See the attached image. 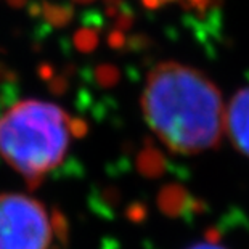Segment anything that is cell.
Wrapping results in <instances>:
<instances>
[{
	"instance_id": "277c9868",
	"label": "cell",
	"mask_w": 249,
	"mask_h": 249,
	"mask_svg": "<svg viewBox=\"0 0 249 249\" xmlns=\"http://www.w3.org/2000/svg\"><path fill=\"white\" fill-rule=\"evenodd\" d=\"M225 132L233 146L249 158V87L233 95L225 114Z\"/></svg>"
},
{
	"instance_id": "8992f818",
	"label": "cell",
	"mask_w": 249,
	"mask_h": 249,
	"mask_svg": "<svg viewBox=\"0 0 249 249\" xmlns=\"http://www.w3.org/2000/svg\"><path fill=\"white\" fill-rule=\"evenodd\" d=\"M76 44L79 49L89 50L97 44V34L93 31H79L76 34Z\"/></svg>"
},
{
	"instance_id": "9a60e30c",
	"label": "cell",
	"mask_w": 249,
	"mask_h": 249,
	"mask_svg": "<svg viewBox=\"0 0 249 249\" xmlns=\"http://www.w3.org/2000/svg\"><path fill=\"white\" fill-rule=\"evenodd\" d=\"M162 2H164V3H166V2H172V0H162Z\"/></svg>"
},
{
	"instance_id": "6da1fadb",
	"label": "cell",
	"mask_w": 249,
	"mask_h": 249,
	"mask_svg": "<svg viewBox=\"0 0 249 249\" xmlns=\"http://www.w3.org/2000/svg\"><path fill=\"white\" fill-rule=\"evenodd\" d=\"M142 109L162 145L177 155H199L219 146L225 132L220 90L201 71L164 61L148 72Z\"/></svg>"
},
{
	"instance_id": "7c38bea8",
	"label": "cell",
	"mask_w": 249,
	"mask_h": 249,
	"mask_svg": "<svg viewBox=\"0 0 249 249\" xmlns=\"http://www.w3.org/2000/svg\"><path fill=\"white\" fill-rule=\"evenodd\" d=\"M109 42H111V44H114V45H121L124 42V39H123V36H121L119 33H113L109 37Z\"/></svg>"
},
{
	"instance_id": "8fae6325",
	"label": "cell",
	"mask_w": 249,
	"mask_h": 249,
	"mask_svg": "<svg viewBox=\"0 0 249 249\" xmlns=\"http://www.w3.org/2000/svg\"><path fill=\"white\" fill-rule=\"evenodd\" d=\"M142 3L145 5L146 8H151V10H155V8H160L161 5H164L162 0H142Z\"/></svg>"
},
{
	"instance_id": "3957f363",
	"label": "cell",
	"mask_w": 249,
	"mask_h": 249,
	"mask_svg": "<svg viewBox=\"0 0 249 249\" xmlns=\"http://www.w3.org/2000/svg\"><path fill=\"white\" fill-rule=\"evenodd\" d=\"M58 215L44 204L19 193L0 195V249H50L53 233L60 235Z\"/></svg>"
},
{
	"instance_id": "5b68a950",
	"label": "cell",
	"mask_w": 249,
	"mask_h": 249,
	"mask_svg": "<svg viewBox=\"0 0 249 249\" xmlns=\"http://www.w3.org/2000/svg\"><path fill=\"white\" fill-rule=\"evenodd\" d=\"M42 7H44V17L45 21L49 24L53 26H65L68 21L72 18V7L68 3H52L44 0L42 2Z\"/></svg>"
},
{
	"instance_id": "52a82bcc",
	"label": "cell",
	"mask_w": 249,
	"mask_h": 249,
	"mask_svg": "<svg viewBox=\"0 0 249 249\" xmlns=\"http://www.w3.org/2000/svg\"><path fill=\"white\" fill-rule=\"evenodd\" d=\"M180 5L185 8V10H198L199 13H204L206 10L211 8L213 5V0H178Z\"/></svg>"
},
{
	"instance_id": "7a4b0ae2",
	"label": "cell",
	"mask_w": 249,
	"mask_h": 249,
	"mask_svg": "<svg viewBox=\"0 0 249 249\" xmlns=\"http://www.w3.org/2000/svg\"><path fill=\"white\" fill-rule=\"evenodd\" d=\"M72 134L74 124L65 109L24 100L0 118V155L36 188L65 160Z\"/></svg>"
},
{
	"instance_id": "9c48e42d",
	"label": "cell",
	"mask_w": 249,
	"mask_h": 249,
	"mask_svg": "<svg viewBox=\"0 0 249 249\" xmlns=\"http://www.w3.org/2000/svg\"><path fill=\"white\" fill-rule=\"evenodd\" d=\"M118 24L121 26V28H129V26L132 24V13H130L129 8L123 7V13H121V17L118 19Z\"/></svg>"
},
{
	"instance_id": "ba28073f",
	"label": "cell",
	"mask_w": 249,
	"mask_h": 249,
	"mask_svg": "<svg viewBox=\"0 0 249 249\" xmlns=\"http://www.w3.org/2000/svg\"><path fill=\"white\" fill-rule=\"evenodd\" d=\"M188 249H227V248H225V246H222L220 243L209 240V241H201V243H196V245L190 246Z\"/></svg>"
},
{
	"instance_id": "4fadbf2b",
	"label": "cell",
	"mask_w": 249,
	"mask_h": 249,
	"mask_svg": "<svg viewBox=\"0 0 249 249\" xmlns=\"http://www.w3.org/2000/svg\"><path fill=\"white\" fill-rule=\"evenodd\" d=\"M7 2L10 7H13V8H23L28 0H7Z\"/></svg>"
},
{
	"instance_id": "5bb4252c",
	"label": "cell",
	"mask_w": 249,
	"mask_h": 249,
	"mask_svg": "<svg viewBox=\"0 0 249 249\" xmlns=\"http://www.w3.org/2000/svg\"><path fill=\"white\" fill-rule=\"evenodd\" d=\"M74 2H77V3H90V2H93V0H74Z\"/></svg>"
},
{
	"instance_id": "30bf717a",
	"label": "cell",
	"mask_w": 249,
	"mask_h": 249,
	"mask_svg": "<svg viewBox=\"0 0 249 249\" xmlns=\"http://www.w3.org/2000/svg\"><path fill=\"white\" fill-rule=\"evenodd\" d=\"M44 12V7H42V3L40 2H37V0H34V2H31L29 3V8H28V13H29V17H40V13Z\"/></svg>"
}]
</instances>
